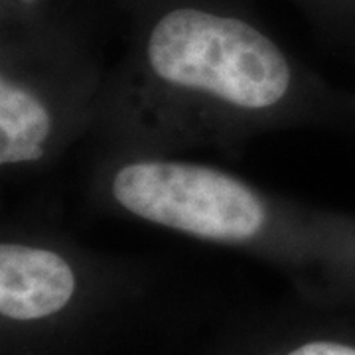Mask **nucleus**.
Instances as JSON below:
<instances>
[{
	"instance_id": "f03ea898",
	"label": "nucleus",
	"mask_w": 355,
	"mask_h": 355,
	"mask_svg": "<svg viewBox=\"0 0 355 355\" xmlns=\"http://www.w3.org/2000/svg\"><path fill=\"white\" fill-rule=\"evenodd\" d=\"M107 71L67 34H8L0 62L2 184L53 172L95 130Z\"/></svg>"
},
{
	"instance_id": "20e7f679",
	"label": "nucleus",
	"mask_w": 355,
	"mask_h": 355,
	"mask_svg": "<svg viewBox=\"0 0 355 355\" xmlns=\"http://www.w3.org/2000/svg\"><path fill=\"white\" fill-rule=\"evenodd\" d=\"M2 2H4V0H2Z\"/></svg>"
},
{
	"instance_id": "f257e3e1",
	"label": "nucleus",
	"mask_w": 355,
	"mask_h": 355,
	"mask_svg": "<svg viewBox=\"0 0 355 355\" xmlns=\"http://www.w3.org/2000/svg\"><path fill=\"white\" fill-rule=\"evenodd\" d=\"M336 111V93L251 18L176 0L142 18L125 62L107 71L87 142L235 158L249 140Z\"/></svg>"
},
{
	"instance_id": "7ed1b4c3",
	"label": "nucleus",
	"mask_w": 355,
	"mask_h": 355,
	"mask_svg": "<svg viewBox=\"0 0 355 355\" xmlns=\"http://www.w3.org/2000/svg\"><path fill=\"white\" fill-rule=\"evenodd\" d=\"M266 355H355V345L326 338H306L291 345L288 349L268 352Z\"/></svg>"
}]
</instances>
